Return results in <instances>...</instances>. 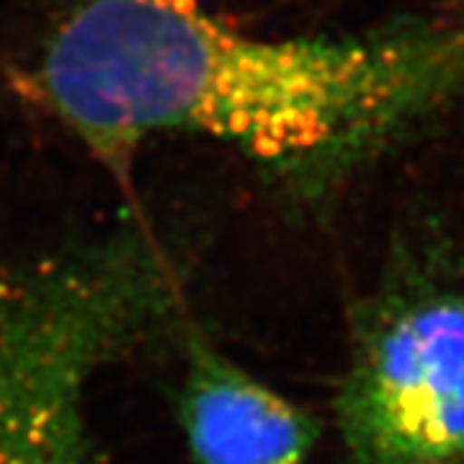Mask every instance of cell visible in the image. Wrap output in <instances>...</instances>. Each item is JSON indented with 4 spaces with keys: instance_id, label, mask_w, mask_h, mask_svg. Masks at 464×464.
Wrapping results in <instances>:
<instances>
[{
    "instance_id": "6da1fadb",
    "label": "cell",
    "mask_w": 464,
    "mask_h": 464,
    "mask_svg": "<svg viewBox=\"0 0 464 464\" xmlns=\"http://www.w3.org/2000/svg\"><path fill=\"white\" fill-rule=\"evenodd\" d=\"M464 81V36L264 39L201 0H78L36 85L57 119L124 176L150 137L188 132L258 160L356 145Z\"/></svg>"
},
{
    "instance_id": "7a4b0ae2",
    "label": "cell",
    "mask_w": 464,
    "mask_h": 464,
    "mask_svg": "<svg viewBox=\"0 0 464 464\" xmlns=\"http://www.w3.org/2000/svg\"><path fill=\"white\" fill-rule=\"evenodd\" d=\"M142 230L34 261L0 258V464L91 462L93 382L179 292Z\"/></svg>"
},
{
    "instance_id": "277c9868",
    "label": "cell",
    "mask_w": 464,
    "mask_h": 464,
    "mask_svg": "<svg viewBox=\"0 0 464 464\" xmlns=\"http://www.w3.org/2000/svg\"><path fill=\"white\" fill-rule=\"evenodd\" d=\"M176 415L194 464H307L317 420L188 328Z\"/></svg>"
},
{
    "instance_id": "3957f363",
    "label": "cell",
    "mask_w": 464,
    "mask_h": 464,
    "mask_svg": "<svg viewBox=\"0 0 464 464\" xmlns=\"http://www.w3.org/2000/svg\"><path fill=\"white\" fill-rule=\"evenodd\" d=\"M335 415L348 464H464V282H402L366 310Z\"/></svg>"
}]
</instances>
